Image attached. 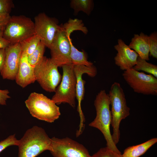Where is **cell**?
<instances>
[{"mask_svg":"<svg viewBox=\"0 0 157 157\" xmlns=\"http://www.w3.org/2000/svg\"><path fill=\"white\" fill-rule=\"evenodd\" d=\"M19 143V140L16 138L15 134L9 135L6 139L0 141V153L10 146H18Z\"/></svg>","mask_w":157,"mask_h":157,"instance_id":"25","label":"cell"},{"mask_svg":"<svg viewBox=\"0 0 157 157\" xmlns=\"http://www.w3.org/2000/svg\"><path fill=\"white\" fill-rule=\"evenodd\" d=\"M157 142L155 138L142 144L130 146L124 150L123 157H139L144 154L152 146Z\"/></svg>","mask_w":157,"mask_h":157,"instance_id":"17","label":"cell"},{"mask_svg":"<svg viewBox=\"0 0 157 157\" xmlns=\"http://www.w3.org/2000/svg\"><path fill=\"white\" fill-rule=\"evenodd\" d=\"M10 14H0V36L2 37L4 29L10 18Z\"/></svg>","mask_w":157,"mask_h":157,"instance_id":"28","label":"cell"},{"mask_svg":"<svg viewBox=\"0 0 157 157\" xmlns=\"http://www.w3.org/2000/svg\"><path fill=\"white\" fill-rule=\"evenodd\" d=\"M51 140L42 128L34 126L27 130L19 140L18 157H36L52 150Z\"/></svg>","mask_w":157,"mask_h":157,"instance_id":"2","label":"cell"},{"mask_svg":"<svg viewBox=\"0 0 157 157\" xmlns=\"http://www.w3.org/2000/svg\"><path fill=\"white\" fill-rule=\"evenodd\" d=\"M41 41L36 34L20 43L22 52L27 56L31 54L37 48Z\"/></svg>","mask_w":157,"mask_h":157,"instance_id":"21","label":"cell"},{"mask_svg":"<svg viewBox=\"0 0 157 157\" xmlns=\"http://www.w3.org/2000/svg\"><path fill=\"white\" fill-rule=\"evenodd\" d=\"M6 56L5 49H0V73L4 65Z\"/></svg>","mask_w":157,"mask_h":157,"instance_id":"30","label":"cell"},{"mask_svg":"<svg viewBox=\"0 0 157 157\" xmlns=\"http://www.w3.org/2000/svg\"><path fill=\"white\" fill-rule=\"evenodd\" d=\"M96 115L89 126L96 128L103 134L106 142V147L111 150L122 154L114 143L110 129L112 116L108 94L104 90H101L96 95L94 101Z\"/></svg>","mask_w":157,"mask_h":157,"instance_id":"1","label":"cell"},{"mask_svg":"<svg viewBox=\"0 0 157 157\" xmlns=\"http://www.w3.org/2000/svg\"><path fill=\"white\" fill-rule=\"evenodd\" d=\"M63 30L67 36L70 38L71 33L75 31L79 30L86 34L88 32L87 27L84 26L81 19L69 18L68 22L63 25H61Z\"/></svg>","mask_w":157,"mask_h":157,"instance_id":"19","label":"cell"},{"mask_svg":"<svg viewBox=\"0 0 157 157\" xmlns=\"http://www.w3.org/2000/svg\"><path fill=\"white\" fill-rule=\"evenodd\" d=\"M69 40L71 46L70 58L71 63L74 65H83L90 67L93 65L92 63L88 60L85 51L83 50L82 51H79L73 45L70 38Z\"/></svg>","mask_w":157,"mask_h":157,"instance_id":"18","label":"cell"},{"mask_svg":"<svg viewBox=\"0 0 157 157\" xmlns=\"http://www.w3.org/2000/svg\"><path fill=\"white\" fill-rule=\"evenodd\" d=\"M35 34L46 47L49 49L57 32L61 28L56 19L40 13L34 18Z\"/></svg>","mask_w":157,"mask_h":157,"instance_id":"12","label":"cell"},{"mask_svg":"<svg viewBox=\"0 0 157 157\" xmlns=\"http://www.w3.org/2000/svg\"><path fill=\"white\" fill-rule=\"evenodd\" d=\"M74 65L71 63L62 67V79L51 99L56 104L67 103L73 108L75 107L76 80Z\"/></svg>","mask_w":157,"mask_h":157,"instance_id":"6","label":"cell"},{"mask_svg":"<svg viewBox=\"0 0 157 157\" xmlns=\"http://www.w3.org/2000/svg\"><path fill=\"white\" fill-rule=\"evenodd\" d=\"M128 46L139 57L146 61L149 60V36L142 32L135 34Z\"/></svg>","mask_w":157,"mask_h":157,"instance_id":"16","label":"cell"},{"mask_svg":"<svg viewBox=\"0 0 157 157\" xmlns=\"http://www.w3.org/2000/svg\"><path fill=\"white\" fill-rule=\"evenodd\" d=\"M45 44L40 41L35 50L30 55L28 56V60L30 64L33 68L42 60L45 51Z\"/></svg>","mask_w":157,"mask_h":157,"instance_id":"23","label":"cell"},{"mask_svg":"<svg viewBox=\"0 0 157 157\" xmlns=\"http://www.w3.org/2000/svg\"><path fill=\"white\" fill-rule=\"evenodd\" d=\"M70 5L75 14L81 11L89 15L93 9L94 3L92 0H72Z\"/></svg>","mask_w":157,"mask_h":157,"instance_id":"20","label":"cell"},{"mask_svg":"<svg viewBox=\"0 0 157 157\" xmlns=\"http://www.w3.org/2000/svg\"><path fill=\"white\" fill-rule=\"evenodd\" d=\"M93 156V157H123L122 154L116 153L107 147L101 148Z\"/></svg>","mask_w":157,"mask_h":157,"instance_id":"26","label":"cell"},{"mask_svg":"<svg viewBox=\"0 0 157 157\" xmlns=\"http://www.w3.org/2000/svg\"><path fill=\"white\" fill-rule=\"evenodd\" d=\"M25 103L31 115L39 120L52 123L60 115L59 108L42 94L31 93Z\"/></svg>","mask_w":157,"mask_h":157,"instance_id":"4","label":"cell"},{"mask_svg":"<svg viewBox=\"0 0 157 157\" xmlns=\"http://www.w3.org/2000/svg\"><path fill=\"white\" fill-rule=\"evenodd\" d=\"M35 34L34 22L23 15L11 16L3 30L2 37L10 44L20 43Z\"/></svg>","mask_w":157,"mask_h":157,"instance_id":"5","label":"cell"},{"mask_svg":"<svg viewBox=\"0 0 157 157\" xmlns=\"http://www.w3.org/2000/svg\"><path fill=\"white\" fill-rule=\"evenodd\" d=\"M73 70L76 80V99L78 102L77 110L80 118L78 129L76 132L78 135H81L85 128V118L81 107V103L83 99L85 92L84 85L85 81L83 80L82 76L84 74H87L88 76L93 77L97 74L96 67L92 65L88 67L83 65H74Z\"/></svg>","mask_w":157,"mask_h":157,"instance_id":"11","label":"cell"},{"mask_svg":"<svg viewBox=\"0 0 157 157\" xmlns=\"http://www.w3.org/2000/svg\"><path fill=\"white\" fill-rule=\"evenodd\" d=\"M15 80L16 83L22 88L33 83L36 81L34 68L29 63L27 55L24 52H22Z\"/></svg>","mask_w":157,"mask_h":157,"instance_id":"15","label":"cell"},{"mask_svg":"<svg viewBox=\"0 0 157 157\" xmlns=\"http://www.w3.org/2000/svg\"><path fill=\"white\" fill-rule=\"evenodd\" d=\"M133 68L138 71L146 72L157 78V66L147 62L139 56L138 58L136 65Z\"/></svg>","mask_w":157,"mask_h":157,"instance_id":"22","label":"cell"},{"mask_svg":"<svg viewBox=\"0 0 157 157\" xmlns=\"http://www.w3.org/2000/svg\"><path fill=\"white\" fill-rule=\"evenodd\" d=\"M9 92L8 90H1L0 89V105H6V101L10 98L9 95Z\"/></svg>","mask_w":157,"mask_h":157,"instance_id":"29","label":"cell"},{"mask_svg":"<svg viewBox=\"0 0 157 157\" xmlns=\"http://www.w3.org/2000/svg\"><path fill=\"white\" fill-rule=\"evenodd\" d=\"M108 95L111 106V124L113 130L112 137L116 145L120 138V122L130 115V108L127 106L124 90L119 83L114 82L112 84Z\"/></svg>","mask_w":157,"mask_h":157,"instance_id":"3","label":"cell"},{"mask_svg":"<svg viewBox=\"0 0 157 157\" xmlns=\"http://www.w3.org/2000/svg\"><path fill=\"white\" fill-rule=\"evenodd\" d=\"M6 56L3 69L0 73L3 78L15 79L22 53L20 43L10 44L5 49Z\"/></svg>","mask_w":157,"mask_h":157,"instance_id":"13","label":"cell"},{"mask_svg":"<svg viewBox=\"0 0 157 157\" xmlns=\"http://www.w3.org/2000/svg\"><path fill=\"white\" fill-rule=\"evenodd\" d=\"M51 139L50 152L54 157H93L83 145L69 138Z\"/></svg>","mask_w":157,"mask_h":157,"instance_id":"9","label":"cell"},{"mask_svg":"<svg viewBox=\"0 0 157 157\" xmlns=\"http://www.w3.org/2000/svg\"><path fill=\"white\" fill-rule=\"evenodd\" d=\"M14 6L12 0H0V14H10Z\"/></svg>","mask_w":157,"mask_h":157,"instance_id":"27","label":"cell"},{"mask_svg":"<svg viewBox=\"0 0 157 157\" xmlns=\"http://www.w3.org/2000/svg\"><path fill=\"white\" fill-rule=\"evenodd\" d=\"M123 78L136 93L146 95L157 94V78L133 68L124 71Z\"/></svg>","mask_w":157,"mask_h":157,"instance_id":"8","label":"cell"},{"mask_svg":"<svg viewBox=\"0 0 157 157\" xmlns=\"http://www.w3.org/2000/svg\"><path fill=\"white\" fill-rule=\"evenodd\" d=\"M117 43L114 46L117 51L114 58L115 64L124 71L133 68L136 64L138 55L121 39H118Z\"/></svg>","mask_w":157,"mask_h":157,"instance_id":"14","label":"cell"},{"mask_svg":"<svg viewBox=\"0 0 157 157\" xmlns=\"http://www.w3.org/2000/svg\"><path fill=\"white\" fill-rule=\"evenodd\" d=\"M35 77L42 88L50 92L55 91L60 83L62 76L59 72L58 66L50 58L44 56L34 67Z\"/></svg>","mask_w":157,"mask_h":157,"instance_id":"7","label":"cell"},{"mask_svg":"<svg viewBox=\"0 0 157 157\" xmlns=\"http://www.w3.org/2000/svg\"><path fill=\"white\" fill-rule=\"evenodd\" d=\"M149 54L153 58H157V33L154 32L149 36Z\"/></svg>","mask_w":157,"mask_h":157,"instance_id":"24","label":"cell"},{"mask_svg":"<svg viewBox=\"0 0 157 157\" xmlns=\"http://www.w3.org/2000/svg\"><path fill=\"white\" fill-rule=\"evenodd\" d=\"M69 38L67 36L61 26L60 29L56 33L49 48L51 56L50 58L58 67L72 63Z\"/></svg>","mask_w":157,"mask_h":157,"instance_id":"10","label":"cell"},{"mask_svg":"<svg viewBox=\"0 0 157 157\" xmlns=\"http://www.w3.org/2000/svg\"><path fill=\"white\" fill-rule=\"evenodd\" d=\"M10 43L0 36V49H6L10 44Z\"/></svg>","mask_w":157,"mask_h":157,"instance_id":"31","label":"cell"}]
</instances>
